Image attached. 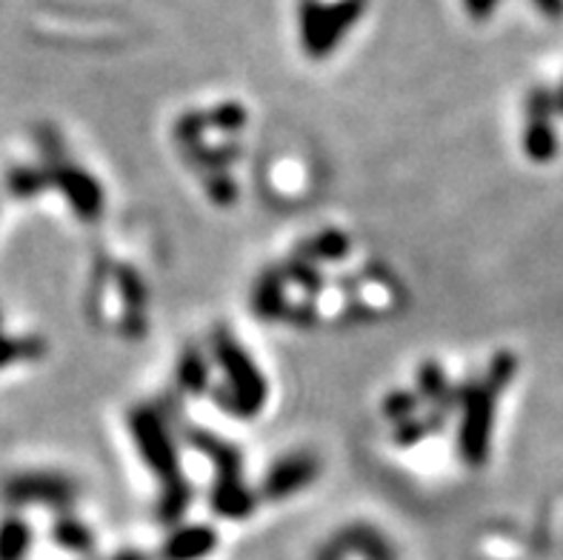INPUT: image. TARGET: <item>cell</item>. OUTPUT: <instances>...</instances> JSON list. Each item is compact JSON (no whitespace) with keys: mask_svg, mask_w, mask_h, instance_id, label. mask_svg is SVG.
I'll list each match as a JSON object with an SVG mask.
<instances>
[{"mask_svg":"<svg viewBox=\"0 0 563 560\" xmlns=\"http://www.w3.org/2000/svg\"><path fill=\"white\" fill-rule=\"evenodd\" d=\"M52 538L60 549L66 552H75V554H92L95 552V535L92 529L78 520L71 512H60L52 526Z\"/></svg>","mask_w":563,"mask_h":560,"instance_id":"2e32d148","label":"cell"},{"mask_svg":"<svg viewBox=\"0 0 563 560\" xmlns=\"http://www.w3.org/2000/svg\"><path fill=\"white\" fill-rule=\"evenodd\" d=\"M257 492L250 490L243 477L235 481H214L209 492V506L223 520H246L257 509Z\"/></svg>","mask_w":563,"mask_h":560,"instance_id":"30bf717a","label":"cell"},{"mask_svg":"<svg viewBox=\"0 0 563 560\" xmlns=\"http://www.w3.org/2000/svg\"><path fill=\"white\" fill-rule=\"evenodd\" d=\"M212 358L227 377L223 386L212 389L214 404L232 418H257L269 400V386H266L264 372L257 370L250 352L241 347L235 334L221 327L212 334Z\"/></svg>","mask_w":563,"mask_h":560,"instance_id":"6da1fadb","label":"cell"},{"mask_svg":"<svg viewBox=\"0 0 563 560\" xmlns=\"http://www.w3.org/2000/svg\"><path fill=\"white\" fill-rule=\"evenodd\" d=\"M129 435L135 440L141 461L152 469L157 481H172L184 475L180 469L178 443L172 438V426L161 406H135L129 409Z\"/></svg>","mask_w":563,"mask_h":560,"instance_id":"7a4b0ae2","label":"cell"},{"mask_svg":"<svg viewBox=\"0 0 563 560\" xmlns=\"http://www.w3.org/2000/svg\"><path fill=\"white\" fill-rule=\"evenodd\" d=\"M418 397L441 409L443 415L452 411L450 406L457 404V389H452L450 377L438 361H423V366L418 370Z\"/></svg>","mask_w":563,"mask_h":560,"instance_id":"5bb4252c","label":"cell"},{"mask_svg":"<svg viewBox=\"0 0 563 560\" xmlns=\"http://www.w3.org/2000/svg\"><path fill=\"white\" fill-rule=\"evenodd\" d=\"M318 475H321V461L312 452H289L266 469L257 495L269 501V504H280L286 497L298 495L307 486H312Z\"/></svg>","mask_w":563,"mask_h":560,"instance_id":"8992f818","label":"cell"},{"mask_svg":"<svg viewBox=\"0 0 563 560\" xmlns=\"http://www.w3.org/2000/svg\"><path fill=\"white\" fill-rule=\"evenodd\" d=\"M184 438L189 447L198 449L200 454H207L209 461H212L214 481H235V477H243L241 449L221 440L218 435L209 432V429H198V426H186Z\"/></svg>","mask_w":563,"mask_h":560,"instance_id":"52a82bcc","label":"cell"},{"mask_svg":"<svg viewBox=\"0 0 563 560\" xmlns=\"http://www.w3.org/2000/svg\"><path fill=\"white\" fill-rule=\"evenodd\" d=\"M512 372H515V361L509 355H498L493 361V366H489V372H486V386H489V389H495V392H500L504 389V386H507V381L509 377H512Z\"/></svg>","mask_w":563,"mask_h":560,"instance_id":"4316f807","label":"cell"},{"mask_svg":"<svg viewBox=\"0 0 563 560\" xmlns=\"http://www.w3.org/2000/svg\"><path fill=\"white\" fill-rule=\"evenodd\" d=\"M298 255H303L307 261H343L350 255V238L338 229H327V232L314 234L309 243H303Z\"/></svg>","mask_w":563,"mask_h":560,"instance_id":"ffe728a7","label":"cell"},{"mask_svg":"<svg viewBox=\"0 0 563 560\" xmlns=\"http://www.w3.org/2000/svg\"><path fill=\"white\" fill-rule=\"evenodd\" d=\"M46 352V343L41 338H7L0 334V370H7L18 361H35Z\"/></svg>","mask_w":563,"mask_h":560,"instance_id":"44dd1931","label":"cell"},{"mask_svg":"<svg viewBox=\"0 0 563 560\" xmlns=\"http://www.w3.org/2000/svg\"><path fill=\"white\" fill-rule=\"evenodd\" d=\"M252 312L261 320H280L289 315L286 306V272L284 266L278 270H266L257 277L255 289H252Z\"/></svg>","mask_w":563,"mask_h":560,"instance_id":"8fae6325","label":"cell"},{"mask_svg":"<svg viewBox=\"0 0 563 560\" xmlns=\"http://www.w3.org/2000/svg\"><path fill=\"white\" fill-rule=\"evenodd\" d=\"M207 123L212 129H218V132L235 135V132H241V129L246 127V112H243L238 103H223V107L212 109V112L207 114Z\"/></svg>","mask_w":563,"mask_h":560,"instance_id":"d4e9b609","label":"cell"},{"mask_svg":"<svg viewBox=\"0 0 563 560\" xmlns=\"http://www.w3.org/2000/svg\"><path fill=\"white\" fill-rule=\"evenodd\" d=\"M203 184H207L209 198H212L218 206H232L238 200V186L235 180L229 178L227 172H212V175H207Z\"/></svg>","mask_w":563,"mask_h":560,"instance_id":"484cf974","label":"cell"},{"mask_svg":"<svg viewBox=\"0 0 563 560\" xmlns=\"http://www.w3.org/2000/svg\"><path fill=\"white\" fill-rule=\"evenodd\" d=\"M209 375H212V370H209L203 349L186 347L178 358V366H175V386H178V392L192 397L203 395V392H209Z\"/></svg>","mask_w":563,"mask_h":560,"instance_id":"4fadbf2b","label":"cell"},{"mask_svg":"<svg viewBox=\"0 0 563 560\" xmlns=\"http://www.w3.org/2000/svg\"><path fill=\"white\" fill-rule=\"evenodd\" d=\"M32 552V526L21 515L0 520V560H26Z\"/></svg>","mask_w":563,"mask_h":560,"instance_id":"e0dca14e","label":"cell"},{"mask_svg":"<svg viewBox=\"0 0 563 560\" xmlns=\"http://www.w3.org/2000/svg\"><path fill=\"white\" fill-rule=\"evenodd\" d=\"M203 129H209L207 114L203 112H189L184 114L178 123H175V141L186 150H192V146H200V138H203Z\"/></svg>","mask_w":563,"mask_h":560,"instance_id":"cb8c5ba5","label":"cell"},{"mask_svg":"<svg viewBox=\"0 0 563 560\" xmlns=\"http://www.w3.org/2000/svg\"><path fill=\"white\" fill-rule=\"evenodd\" d=\"M421 406V397L418 392H409V389H398V392H389L384 400V415L395 424H404V420L415 418V411Z\"/></svg>","mask_w":563,"mask_h":560,"instance_id":"603a6c76","label":"cell"},{"mask_svg":"<svg viewBox=\"0 0 563 560\" xmlns=\"http://www.w3.org/2000/svg\"><path fill=\"white\" fill-rule=\"evenodd\" d=\"M192 506V486L184 475L161 483V495L155 504V518L164 526H178L180 518Z\"/></svg>","mask_w":563,"mask_h":560,"instance_id":"9a60e30c","label":"cell"},{"mask_svg":"<svg viewBox=\"0 0 563 560\" xmlns=\"http://www.w3.org/2000/svg\"><path fill=\"white\" fill-rule=\"evenodd\" d=\"M338 547L343 552L357 554V558L364 560H398L395 549L389 547V540L378 532V529H372V526H350V529H343L338 535Z\"/></svg>","mask_w":563,"mask_h":560,"instance_id":"7c38bea8","label":"cell"},{"mask_svg":"<svg viewBox=\"0 0 563 560\" xmlns=\"http://www.w3.org/2000/svg\"><path fill=\"white\" fill-rule=\"evenodd\" d=\"M495 395L484 381H466L457 389V406H461V432H457V452L466 466L478 469L486 463L489 440H493L495 424Z\"/></svg>","mask_w":563,"mask_h":560,"instance_id":"3957f363","label":"cell"},{"mask_svg":"<svg viewBox=\"0 0 563 560\" xmlns=\"http://www.w3.org/2000/svg\"><path fill=\"white\" fill-rule=\"evenodd\" d=\"M49 172L52 189H57L66 198L69 209L75 212V218H80L84 223H95V220L103 215V206H107V195H103V186L98 184L95 175H89L86 169H80L78 164H69V161H55V164H43Z\"/></svg>","mask_w":563,"mask_h":560,"instance_id":"5b68a950","label":"cell"},{"mask_svg":"<svg viewBox=\"0 0 563 560\" xmlns=\"http://www.w3.org/2000/svg\"><path fill=\"white\" fill-rule=\"evenodd\" d=\"M78 483L60 472H21L3 483V501L9 506H46L69 512L78 501Z\"/></svg>","mask_w":563,"mask_h":560,"instance_id":"277c9868","label":"cell"},{"mask_svg":"<svg viewBox=\"0 0 563 560\" xmlns=\"http://www.w3.org/2000/svg\"><path fill=\"white\" fill-rule=\"evenodd\" d=\"M186 164H192L195 169H203L207 175L212 172H227V166H232L241 157V146L238 143H227V146H192L186 150Z\"/></svg>","mask_w":563,"mask_h":560,"instance_id":"d6986e66","label":"cell"},{"mask_svg":"<svg viewBox=\"0 0 563 560\" xmlns=\"http://www.w3.org/2000/svg\"><path fill=\"white\" fill-rule=\"evenodd\" d=\"M109 560H150L143 552H137V549H121V552H114Z\"/></svg>","mask_w":563,"mask_h":560,"instance_id":"83f0119b","label":"cell"},{"mask_svg":"<svg viewBox=\"0 0 563 560\" xmlns=\"http://www.w3.org/2000/svg\"><path fill=\"white\" fill-rule=\"evenodd\" d=\"M118 289L123 300V332L129 341H141L146 332V304H150V292L143 277L129 266L118 270Z\"/></svg>","mask_w":563,"mask_h":560,"instance_id":"9c48e42d","label":"cell"},{"mask_svg":"<svg viewBox=\"0 0 563 560\" xmlns=\"http://www.w3.org/2000/svg\"><path fill=\"white\" fill-rule=\"evenodd\" d=\"M284 272H286V281H295L300 289L307 292L309 298H314V295L323 289L321 272H314L312 261H307V257L298 255V252L284 263Z\"/></svg>","mask_w":563,"mask_h":560,"instance_id":"7402d4cb","label":"cell"},{"mask_svg":"<svg viewBox=\"0 0 563 560\" xmlns=\"http://www.w3.org/2000/svg\"><path fill=\"white\" fill-rule=\"evenodd\" d=\"M7 189L18 200L37 198L41 191L52 189L49 172H46V166H14L7 175Z\"/></svg>","mask_w":563,"mask_h":560,"instance_id":"ac0fdd59","label":"cell"},{"mask_svg":"<svg viewBox=\"0 0 563 560\" xmlns=\"http://www.w3.org/2000/svg\"><path fill=\"white\" fill-rule=\"evenodd\" d=\"M218 549V532L212 526H175L161 547V560H203Z\"/></svg>","mask_w":563,"mask_h":560,"instance_id":"ba28073f","label":"cell"}]
</instances>
